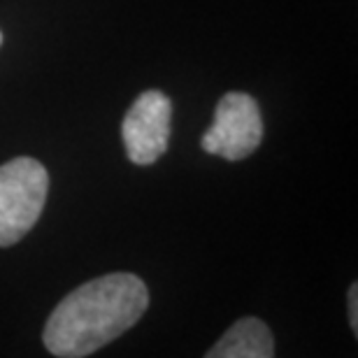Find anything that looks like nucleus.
Here are the masks:
<instances>
[{"instance_id":"nucleus-1","label":"nucleus","mask_w":358,"mask_h":358,"mask_svg":"<svg viewBox=\"0 0 358 358\" xmlns=\"http://www.w3.org/2000/svg\"><path fill=\"white\" fill-rule=\"evenodd\" d=\"M149 291L133 272H110L70 291L49 314L47 352L59 358H84L110 345L142 319Z\"/></svg>"},{"instance_id":"nucleus-7","label":"nucleus","mask_w":358,"mask_h":358,"mask_svg":"<svg viewBox=\"0 0 358 358\" xmlns=\"http://www.w3.org/2000/svg\"><path fill=\"white\" fill-rule=\"evenodd\" d=\"M0 42H3V33H0Z\"/></svg>"},{"instance_id":"nucleus-5","label":"nucleus","mask_w":358,"mask_h":358,"mask_svg":"<svg viewBox=\"0 0 358 358\" xmlns=\"http://www.w3.org/2000/svg\"><path fill=\"white\" fill-rule=\"evenodd\" d=\"M207 358H270L275 356V340L266 321L247 317L228 328V333L214 345Z\"/></svg>"},{"instance_id":"nucleus-3","label":"nucleus","mask_w":358,"mask_h":358,"mask_svg":"<svg viewBox=\"0 0 358 358\" xmlns=\"http://www.w3.org/2000/svg\"><path fill=\"white\" fill-rule=\"evenodd\" d=\"M263 140V121L259 103L242 91H231L219 100L214 121L200 140L207 154L226 161H242L259 149Z\"/></svg>"},{"instance_id":"nucleus-4","label":"nucleus","mask_w":358,"mask_h":358,"mask_svg":"<svg viewBox=\"0 0 358 358\" xmlns=\"http://www.w3.org/2000/svg\"><path fill=\"white\" fill-rule=\"evenodd\" d=\"M173 121V100L163 91H145L121 124L126 154L135 166H152L166 154Z\"/></svg>"},{"instance_id":"nucleus-6","label":"nucleus","mask_w":358,"mask_h":358,"mask_svg":"<svg viewBox=\"0 0 358 358\" xmlns=\"http://www.w3.org/2000/svg\"><path fill=\"white\" fill-rule=\"evenodd\" d=\"M358 286L352 284L349 289V321H352V328H354V335H358Z\"/></svg>"},{"instance_id":"nucleus-2","label":"nucleus","mask_w":358,"mask_h":358,"mask_svg":"<svg viewBox=\"0 0 358 358\" xmlns=\"http://www.w3.org/2000/svg\"><path fill=\"white\" fill-rule=\"evenodd\" d=\"M49 193V173L40 161L19 156L0 166V247H12L38 224Z\"/></svg>"}]
</instances>
